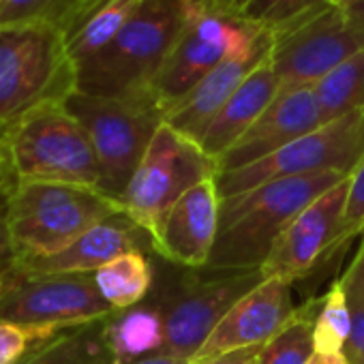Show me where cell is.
Here are the masks:
<instances>
[{
	"instance_id": "obj_1",
	"label": "cell",
	"mask_w": 364,
	"mask_h": 364,
	"mask_svg": "<svg viewBox=\"0 0 364 364\" xmlns=\"http://www.w3.org/2000/svg\"><path fill=\"white\" fill-rule=\"evenodd\" d=\"M349 176H289L266 182L240 196L221 198L219 236L208 259V272L257 270L283 230L319 196Z\"/></svg>"
},
{
	"instance_id": "obj_2",
	"label": "cell",
	"mask_w": 364,
	"mask_h": 364,
	"mask_svg": "<svg viewBox=\"0 0 364 364\" xmlns=\"http://www.w3.org/2000/svg\"><path fill=\"white\" fill-rule=\"evenodd\" d=\"M185 18L187 9L180 0H141L133 18L101 52L75 65V90L92 97L156 101L154 82Z\"/></svg>"
},
{
	"instance_id": "obj_3",
	"label": "cell",
	"mask_w": 364,
	"mask_h": 364,
	"mask_svg": "<svg viewBox=\"0 0 364 364\" xmlns=\"http://www.w3.org/2000/svg\"><path fill=\"white\" fill-rule=\"evenodd\" d=\"M116 215H124L122 204L97 187L16 182L7 196V262L54 255Z\"/></svg>"
},
{
	"instance_id": "obj_4",
	"label": "cell",
	"mask_w": 364,
	"mask_h": 364,
	"mask_svg": "<svg viewBox=\"0 0 364 364\" xmlns=\"http://www.w3.org/2000/svg\"><path fill=\"white\" fill-rule=\"evenodd\" d=\"M75 86V63L60 28L52 24L0 28V124L11 127L43 105L65 103Z\"/></svg>"
},
{
	"instance_id": "obj_5",
	"label": "cell",
	"mask_w": 364,
	"mask_h": 364,
	"mask_svg": "<svg viewBox=\"0 0 364 364\" xmlns=\"http://www.w3.org/2000/svg\"><path fill=\"white\" fill-rule=\"evenodd\" d=\"M7 156L16 182H65L101 189V169L90 137L65 103L43 105L7 127Z\"/></svg>"
},
{
	"instance_id": "obj_6",
	"label": "cell",
	"mask_w": 364,
	"mask_h": 364,
	"mask_svg": "<svg viewBox=\"0 0 364 364\" xmlns=\"http://www.w3.org/2000/svg\"><path fill=\"white\" fill-rule=\"evenodd\" d=\"M65 107L90 137L101 169V191L120 202L154 133L165 122L161 105L150 99L92 97L75 90Z\"/></svg>"
},
{
	"instance_id": "obj_7",
	"label": "cell",
	"mask_w": 364,
	"mask_h": 364,
	"mask_svg": "<svg viewBox=\"0 0 364 364\" xmlns=\"http://www.w3.org/2000/svg\"><path fill=\"white\" fill-rule=\"evenodd\" d=\"M217 159L208 156L198 141L163 122L141 156L120 204L124 215L150 236L159 219L182 196L200 182L217 178Z\"/></svg>"
},
{
	"instance_id": "obj_8",
	"label": "cell",
	"mask_w": 364,
	"mask_h": 364,
	"mask_svg": "<svg viewBox=\"0 0 364 364\" xmlns=\"http://www.w3.org/2000/svg\"><path fill=\"white\" fill-rule=\"evenodd\" d=\"M364 159V112H351L302 135L279 152L234 169L217 173L221 198L240 196L266 182L289 176L338 173L351 176Z\"/></svg>"
},
{
	"instance_id": "obj_9",
	"label": "cell",
	"mask_w": 364,
	"mask_h": 364,
	"mask_svg": "<svg viewBox=\"0 0 364 364\" xmlns=\"http://www.w3.org/2000/svg\"><path fill=\"white\" fill-rule=\"evenodd\" d=\"M268 26L238 14L187 11L169 56L154 82V97L167 114L215 67L255 41Z\"/></svg>"
},
{
	"instance_id": "obj_10",
	"label": "cell",
	"mask_w": 364,
	"mask_h": 364,
	"mask_svg": "<svg viewBox=\"0 0 364 364\" xmlns=\"http://www.w3.org/2000/svg\"><path fill=\"white\" fill-rule=\"evenodd\" d=\"M270 65L281 92L313 88L332 69L360 52L341 5H323L289 22L272 26Z\"/></svg>"
},
{
	"instance_id": "obj_11",
	"label": "cell",
	"mask_w": 364,
	"mask_h": 364,
	"mask_svg": "<svg viewBox=\"0 0 364 364\" xmlns=\"http://www.w3.org/2000/svg\"><path fill=\"white\" fill-rule=\"evenodd\" d=\"M213 274L182 277L159 291L165 309L163 355L193 360L230 309L264 281L259 268Z\"/></svg>"
},
{
	"instance_id": "obj_12",
	"label": "cell",
	"mask_w": 364,
	"mask_h": 364,
	"mask_svg": "<svg viewBox=\"0 0 364 364\" xmlns=\"http://www.w3.org/2000/svg\"><path fill=\"white\" fill-rule=\"evenodd\" d=\"M114 313L92 274H31L7 268L0 319L67 332Z\"/></svg>"
},
{
	"instance_id": "obj_13",
	"label": "cell",
	"mask_w": 364,
	"mask_h": 364,
	"mask_svg": "<svg viewBox=\"0 0 364 364\" xmlns=\"http://www.w3.org/2000/svg\"><path fill=\"white\" fill-rule=\"evenodd\" d=\"M349 191V178L311 202L283 230L272 245L264 266V279L296 281L306 277L321 257L336 245H343V219Z\"/></svg>"
},
{
	"instance_id": "obj_14",
	"label": "cell",
	"mask_w": 364,
	"mask_h": 364,
	"mask_svg": "<svg viewBox=\"0 0 364 364\" xmlns=\"http://www.w3.org/2000/svg\"><path fill=\"white\" fill-rule=\"evenodd\" d=\"M221 196L217 180H204L182 196L150 234L152 251L178 266L206 268L219 236Z\"/></svg>"
},
{
	"instance_id": "obj_15",
	"label": "cell",
	"mask_w": 364,
	"mask_h": 364,
	"mask_svg": "<svg viewBox=\"0 0 364 364\" xmlns=\"http://www.w3.org/2000/svg\"><path fill=\"white\" fill-rule=\"evenodd\" d=\"M296 311L291 302V281L264 279L230 309L193 360H208L225 351L266 345L294 319Z\"/></svg>"
},
{
	"instance_id": "obj_16",
	"label": "cell",
	"mask_w": 364,
	"mask_h": 364,
	"mask_svg": "<svg viewBox=\"0 0 364 364\" xmlns=\"http://www.w3.org/2000/svg\"><path fill=\"white\" fill-rule=\"evenodd\" d=\"M272 52V31L266 28L255 41L215 67L187 97H182L165 114V122L185 137L200 144L204 131L245 80L262 67Z\"/></svg>"
},
{
	"instance_id": "obj_17",
	"label": "cell",
	"mask_w": 364,
	"mask_h": 364,
	"mask_svg": "<svg viewBox=\"0 0 364 364\" xmlns=\"http://www.w3.org/2000/svg\"><path fill=\"white\" fill-rule=\"evenodd\" d=\"M326 124L313 88L279 92L253 127L219 159V173L253 165Z\"/></svg>"
},
{
	"instance_id": "obj_18",
	"label": "cell",
	"mask_w": 364,
	"mask_h": 364,
	"mask_svg": "<svg viewBox=\"0 0 364 364\" xmlns=\"http://www.w3.org/2000/svg\"><path fill=\"white\" fill-rule=\"evenodd\" d=\"M131 251L148 253L152 251V240L127 215H116L54 255L7 262V268L31 274H95L114 257Z\"/></svg>"
},
{
	"instance_id": "obj_19",
	"label": "cell",
	"mask_w": 364,
	"mask_h": 364,
	"mask_svg": "<svg viewBox=\"0 0 364 364\" xmlns=\"http://www.w3.org/2000/svg\"><path fill=\"white\" fill-rule=\"evenodd\" d=\"M281 82L270 65V58L257 67L245 84L232 95V99L221 107V112L213 118L208 129L204 131L200 146L202 150L219 159L253 127V122L268 109V105L279 97Z\"/></svg>"
},
{
	"instance_id": "obj_20",
	"label": "cell",
	"mask_w": 364,
	"mask_h": 364,
	"mask_svg": "<svg viewBox=\"0 0 364 364\" xmlns=\"http://www.w3.org/2000/svg\"><path fill=\"white\" fill-rule=\"evenodd\" d=\"M105 336L114 364L161 355L165 345V309L161 296H148L127 311H116L105 321Z\"/></svg>"
},
{
	"instance_id": "obj_21",
	"label": "cell",
	"mask_w": 364,
	"mask_h": 364,
	"mask_svg": "<svg viewBox=\"0 0 364 364\" xmlns=\"http://www.w3.org/2000/svg\"><path fill=\"white\" fill-rule=\"evenodd\" d=\"M141 0H97L63 35L75 65L101 52L139 9Z\"/></svg>"
},
{
	"instance_id": "obj_22",
	"label": "cell",
	"mask_w": 364,
	"mask_h": 364,
	"mask_svg": "<svg viewBox=\"0 0 364 364\" xmlns=\"http://www.w3.org/2000/svg\"><path fill=\"white\" fill-rule=\"evenodd\" d=\"M92 277L99 294L114 311H127L144 302L154 285V268L141 251L114 257Z\"/></svg>"
},
{
	"instance_id": "obj_23",
	"label": "cell",
	"mask_w": 364,
	"mask_h": 364,
	"mask_svg": "<svg viewBox=\"0 0 364 364\" xmlns=\"http://www.w3.org/2000/svg\"><path fill=\"white\" fill-rule=\"evenodd\" d=\"M105 321L67 330L35 351L24 364H114L105 336Z\"/></svg>"
},
{
	"instance_id": "obj_24",
	"label": "cell",
	"mask_w": 364,
	"mask_h": 364,
	"mask_svg": "<svg viewBox=\"0 0 364 364\" xmlns=\"http://www.w3.org/2000/svg\"><path fill=\"white\" fill-rule=\"evenodd\" d=\"M313 92L326 122L351 112H364V50L321 77L313 86Z\"/></svg>"
},
{
	"instance_id": "obj_25",
	"label": "cell",
	"mask_w": 364,
	"mask_h": 364,
	"mask_svg": "<svg viewBox=\"0 0 364 364\" xmlns=\"http://www.w3.org/2000/svg\"><path fill=\"white\" fill-rule=\"evenodd\" d=\"M351 332V304L345 285L334 281L326 296L319 300L315 321H313V343L315 353L336 355L345 351Z\"/></svg>"
},
{
	"instance_id": "obj_26",
	"label": "cell",
	"mask_w": 364,
	"mask_h": 364,
	"mask_svg": "<svg viewBox=\"0 0 364 364\" xmlns=\"http://www.w3.org/2000/svg\"><path fill=\"white\" fill-rule=\"evenodd\" d=\"M317 306L319 300L300 306L294 319L264 345L259 364H306L315 355L313 321Z\"/></svg>"
},
{
	"instance_id": "obj_27",
	"label": "cell",
	"mask_w": 364,
	"mask_h": 364,
	"mask_svg": "<svg viewBox=\"0 0 364 364\" xmlns=\"http://www.w3.org/2000/svg\"><path fill=\"white\" fill-rule=\"evenodd\" d=\"M84 9V0H0V28L52 24L65 31Z\"/></svg>"
},
{
	"instance_id": "obj_28",
	"label": "cell",
	"mask_w": 364,
	"mask_h": 364,
	"mask_svg": "<svg viewBox=\"0 0 364 364\" xmlns=\"http://www.w3.org/2000/svg\"><path fill=\"white\" fill-rule=\"evenodd\" d=\"M60 334L54 328L0 319V364H24L35 351Z\"/></svg>"
},
{
	"instance_id": "obj_29",
	"label": "cell",
	"mask_w": 364,
	"mask_h": 364,
	"mask_svg": "<svg viewBox=\"0 0 364 364\" xmlns=\"http://www.w3.org/2000/svg\"><path fill=\"white\" fill-rule=\"evenodd\" d=\"M364 221V159L349 176V191L345 204V219H343V242L360 236V228Z\"/></svg>"
},
{
	"instance_id": "obj_30",
	"label": "cell",
	"mask_w": 364,
	"mask_h": 364,
	"mask_svg": "<svg viewBox=\"0 0 364 364\" xmlns=\"http://www.w3.org/2000/svg\"><path fill=\"white\" fill-rule=\"evenodd\" d=\"M349 304H351V332L343 353L349 364H364V302L349 300Z\"/></svg>"
},
{
	"instance_id": "obj_31",
	"label": "cell",
	"mask_w": 364,
	"mask_h": 364,
	"mask_svg": "<svg viewBox=\"0 0 364 364\" xmlns=\"http://www.w3.org/2000/svg\"><path fill=\"white\" fill-rule=\"evenodd\" d=\"M328 3L334 5V0H283V3L266 18L264 24L268 28H272V26H279L283 22H289V20H294L298 16H304V14L317 9V7H323Z\"/></svg>"
},
{
	"instance_id": "obj_32",
	"label": "cell",
	"mask_w": 364,
	"mask_h": 364,
	"mask_svg": "<svg viewBox=\"0 0 364 364\" xmlns=\"http://www.w3.org/2000/svg\"><path fill=\"white\" fill-rule=\"evenodd\" d=\"M341 283L345 285L349 300L364 302V242H360L349 268L341 277Z\"/></svg>"
},
{
	"instance_id": "obj_33",
	"label": "cell",
	"mask_w": 364,
	"mask_h": 364,
	"mask_svg": "<svg viewBox=\"0 0 364 364\" xmlns=\"http://www.w3.org/2000/svg\"><path fill=\"white\" fill-rule=\"evenodd\" d=\"M187 11L202 14H242L249 0H180Z\"/></svg>"
},
{
	"instance_id": "obj_34",
	"label": "cell",
	"mask_w": 364,
	"mask_h": 364,
	"mask_svg": "<svg viewBox=\"0 0 364 364\" xmlns=\"http://www.w3.org/2000/svg\"><path fill=\"white\" fill-rule=\"evenodd\" d=\"M262 349H264V345H251V347L219 353L208 360H193L191 364H259Z\"/></svg>"
},
{
	"instance_id": "obj_35",
	"label": "cell",
	"mask_w": 364,
	"mask_h": 364,
	"mask_svg": "<svg viewBox=\"0 0 364 364\" xmlns=\"http://www.w3.org/2000/svg\"><path fill=\"white\" fill-rule=\"evenodd\" d=\"M341 9L345 14L351 35L364 50V0H347V3L341 5Z\"/></svg>"
},
{
	"instance_id": "obj_36",
	"label": "cell",
	"mask_w": 364,
	"mask_h": 364,
	"mask_svg": "<svg viewBox=\"0 0 364 364\" xmlns=\"http://www.w3.org/2000/svg\"><path fill=\"white\" fill-rule=\"evenodd\" d=\"M283 3V0H249L247 7L242 9L240 16H245L247 20H253V22H259L264 24L266 18Z\"/></svg>"
},
{
	"instance_id": "obj_37",
	"label": "cell",
	"mask_w": 364,
	"mask_h": 364,
	"mask_svg": "<svg viewBox=\"0 0 364 364\" xmlns=\"http://www.w3.org/2000/svg\"><path fill=\"white\" fill-rule=\"evenodd\" d=\"M7 196H0V259H9V236H7Z\"/></svg>"
},
{
	"instance_id": "obj_38",
	"label": "cell",
	"mask_w": 364,
	"mask_h": 364,
	"mask_svg": "<svg viewBox=\"0 0 364 364\" xmlns=\"http://www.w3.org/2000/svg\"><path fill=\"white\" fill-rule=\"evenodd\" d=\"M16 185V173L9 165V161H0V196H5Z\"/></svg>"
},
{
	"instance_id": "obj_39",
	"label": "cell",
	"mask_w": 364,
	"mask_h": 364,
	"mask_svg": "<svg viewBox=\"0 0 364 364\" xmlns=\"http://www.w3.org/2000/svg\"><path fill=\"white\" fill-rule=\"evenodd\" d=\"M131 364H191V360H182V358H176V355H152V358H144V360H137V362H131Z\"/></svg>"
},
{
	"instance_id": "obj_40",
	"label": "cell",
	"mask_w": 364,
	"mask_h": 364,
	"mask_svg": "<svg viewBox=\"0 0 364 364\" xmlns=\"http://www.w3.org/2000/svg\"><path fill=\"white\" fill-rule=\"evenodd\" d=\"M0 161H9L7 156V127L0 124Z\"/></svg>"
},
{
	"instance_id": "obj_41",
	"label": "cell",
	"mask_w": 364,
	"mask_h": 364,
	"mask_svg": "<svg viewBox=\"0 0 364 364\" xmlns=\"http://www.w3.org/2000/svg\"><path fill=\"white\" fill-rule=\"evenodd\" d=\"M5 285H7V259H0V302L5 296Z\"/></svg>"
},
{
	"instance_id": "obj_42",
	"label": "cell",
	"mask_w": 364,
	"mask_h": 364,
	"mask_svg": "<svg viewBox=\"0 0 364 364\" xmlns=\"http://www.w3.org/2000/svg\"><path fill=\"white\" fill-rule=\"evenodd\" d=\"M321 364H349L345 353H336V355H321Z\"/></svg>"
},
{
	"instance_id": "obj_43",
	"label": "cell",
	"mask_w": 364,
	"mask_h": 364,
	"mask_svg": "<svg viewBox=\"0 0 364 364\" xmlns=\"http://www.w3.org/2000/svg\"><path fill=\"white\" fill-rule=\"evenodd\" d=\"M95 3H97V0H84V9H82V14H84L88 7H92ZM82 14H80V16H82ZM80 16H77V18H80ZM77 18H75V20H77ZM75 20H73V22H75ZM73 22H71V24H73ZM71 24H69V26H71ZM69 26H67V28H69ZM67 28H65V31H67ZM65 31H63V33H65Z\"/></svg>"
},
{
	"instance_id": "obj_44",
	"label": "cell",
	"mask_w": 364,
	"mask_h": 364,
	"mask_svg": "<svg viewBox=\"0 0 364 364\" xmlns=\"http://www.w3.org/2000/svg\"><path fill=\"white\" fill-rule=\"evenodd\" d=\"M306 364H321V355H319V353H315V355H313V358H311Z\"/></svg>"
},
{
	"instance_id": "obj_45",
	"label": "cell",
	"mask_w": 364,
	"mask_h": 364,
	"mask_svg": "<svg viewBox=\"0 0 364 364\" xmlns=\"http://www.w3.org/2000/svg\"><path fill=\"white\" fill-rule=\"evenodd\" d=\"M360 242H364V221H362V228H360Z\"/></svg>"
},
{
	"instance_id": "obj_46",
	"label": "cell",
	"mask_w": 364,
	"mask_h": 364,
	"mask_svg": "<svg viewBox=\"0 0 364 364\" xmlns=\"http://www.w3.org/2000/svg\"><path fill=\"white\" fill-rule=\"evenodd\" d=\"M343 3H347V0H334V5H343Z\"/></svg>"
}]
</instances>
